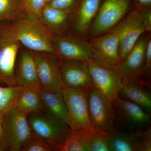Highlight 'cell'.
Instances as JSON below:
<instances>
[{
    "mask_svg": "<svg viewBox=\"0 0 151 151\" xmlns=\"http://www.w3.org/2000/svg\"><path fill=\"white\" fill-rule=\"evenodd\" d=\"M35 139L26 113L15 105L4 111L0 137L2 151H23Z\"/></svg>",
    "mask_w": 151,
    "mask_h": 151,
    "instance_id": "cell-1",
    "label": "cell"
},
{
    "mask_svg": "<svg viewBox=\"0 0 151 151\" xmlns=\"http://www.w3.org/2000/svg\"><path fill=\"white\" fill-rule=\"evenodd\" d=\"M12 25L20 43L31 51L55 55L53 37L50 29L41 20L26 15L13 22Z\"/></svg>",
    "mask_w": 151,
    "mask_h": 151,
    "instance_id": "cell-2",
    "label": "cell"
},
{
    "mask_svg": "<svg viewBox=\"0 0 151 151\" xmlns=\"http://www.w3.org/2000/svg\"><path fill=\"white\" fill-rule=\"evenodd\" d=\"M27 119L35 139L50 145L55 151L71 131L67 123L45 110L28 114Z\"/></svg>",
    "mask_w": 151,
    "mask_h": 151,
    "instance_id": "cell-3",
    "label": "cell"
},
{
    "mask_svg": "<svg viewBox=\"0 0 151 151\" xmlns=\"http://www.w3.org/2000/svg\"><path fill=\"white\" fill-rule=\"evenodd\" d=\"M88 114L96 132L108 134L116 130V113L111 100L94 86L87 89Z\"/></svg>",
    "mask_w": 151,
    "mask_h": 151,
    "instance_id": "cell-4",
    "label": "cell"
},
{
    "mask_svg": "<svg viewBox=\"0 0 151 151\" xmlns=\"http://www.w3.org/2000/svg\"><path fill=\"white\" fill-rule=\"evenodd\" d=\"M20 44L14 32L12 23L0 22V84L17 86L15 65Z\"/></svg>",
    "mask_w": 151,
    "mask_h": 151,
    "instance_id": "cell-5",
    "label": "cell"
},
{
    "mask_svg": "<svg viewBox=\"0 0 151 151\" xmlns=\"http://www.w3.org/2000/svg\"><path fill=\"white\" fill-rule=\"evenodd\" d=\"M62 93L70 117V130L80 131L92 129L88 114L87 89L65 88Z\"/></svg>",
    "mask_w": 151,
    "mask_h": 151,
    "instance_id": "cell-6",
    "label": "cell"
},
{
    "mask_svg": "<svg viewBox=\"0 0 151 151\" xmlns=\"http://www.w3.org/2000/svg\"><path fill=\"white\" fill-rule=\"evenodd\" d=\"M41 90L61 92L65 87L60 77V64L56 55L43 52H33Z\"/></svg>",
    "mask_w": 151,
    "mask_h": 151,
    "instance_id": "cell-7",
    "label": "cell"
},
{
    "mask_svg": "<svg viewBox=\"0 0 151 151\" xmlns=\"http://www.w3.org/2000/svg\"><path fill=\"white\" fill-rule=\"evenodd\" d=\"M120 35L117 27L111 32L95 39L91 44V59L99 66L115 69L120 62L119 56Z\"/></svg>",
    "mask_w": 151,
    "mask_h": 151,
    "instance_id": "cell-8",
    "label": "cell"
},
{
    "mask_svg": "<svg viewBox=\"0 0 151 151\" xmlns=\"http://www.w3.org/2000/svg\"><path fill=\"white\" fill-rule=\"evenodd\" d=\"M116 27L120 35L119 56L121 63L125 60L146 30L142 12H132Z\"/></svg>",
    "mask_w": 151,
    "mask_h": 151,
    "instance_id": "cell-9",
    "label": "cell"
},
{
    "mask_svg": "<svg viewBox=\"0 0 151 151\" xmlns=\"http://www.w3.org/2000/svg\"><path fill=\"white\" fill-rule=\"evenodd\" d=\"M87 64L94 87L112 101L119 96L123 81L118 71L99 66L92 59Z\"/></svg>",
    "mask_w": 151,
    "mask_h": 151,
    "instance_id": "cell-10",
    "label": "cell"
},
{
    "mask_svg": "<svg viewBox=\"0 0 151 151\" xmlns=\"http://www.w3.org/2000/svg\"><path fill=\"white\" fill-rule=\"evenodd\" d=\"M129 0H106L95 19L90 35L96 36L116 25L129 7Z\"/></svg>",
    "mask_w": 151,
    "mask_h": 151,
    "instance_id": "cell-11",
    "label": "cell"
},
{
    "mask_svg": "<svg viewBox=\"0 0 151 151\" xmlns=\"http://www.w3.org/2000/svg\"><path fill=\"white\" fill-rule=\"evenodd\" d=\"M109 135L111 151H151V129H138L130 133L117 130Z\"/></svg>",
    "mask_w": 151,
    "mask_h": 151,
    "instance_id": "cell-12",
    "label": "cell"
},
{
    "mask_svg": "<svg viewBox=\"0 0 151 151\" xmlns=\"http://www.w3.org/2000/svg\"><path fill=\"white\" fill-rule=\"evenodd\" d=\"M112 103L119 121L125 127L136 130L148 128L150 114L139 105L119 96L113 99Z\"/></svg>",
    "mask_w": 151,
    "mask_h": 151,
    "instance_id": "cell-13",
    "label": "cell"
},
{
    "mask_svg": "<svg viewBox=\"0 0 151 151\" xmlns=\"http://www.w3.org/2000/svg\"><path fill=\"white\" fill-rule=\"evenodd\" d=\"M57 57L65 61H86L91 59L93 51L91 44L70 37L53 38Z\"/></svg>",
    "mask_w": 151,
    "mask_h": 151,
    "instance_id": "cell-14",
    "label": "cell"
},
{
    "mask_svg": "<svg viewBox=\"0 0 151 151\" xmlns=\"http://www.w3.org/2000/svg\"><path fill=\"white\" fill-rule=\"evenodd\" d=\"M60 77L65 88L87 89L94 86L87 61H65L60 64Z\"/></svg>",
    "mask_w": 151,
    "mask_h": 151,
    "instance_id": "cell-15",
    "label": "cell"
},
{
    "mask_svg": "<svg viewBox=\"0 0 151 151\" xmlns=\"http://www.w3.org/2000/svg\"><path fill=\"white\" fill-rule=\"evenodd\" d=\"M147 42V38L145 37L139 39L125 60L115 68L123 82L140 81L139 77L145 63Z\"/></svg>",
    "mask_w": 151,
    "mask_h": 151,
    "instance_id": "cell-16",
    "label": "cell"
},
{
    "mask_svg": "<svg viewBox=\"0 0 151 151\" xmlns=\"http://www.w3.org/2000/svg\"><path fill=\"white\" fill-rule=\"evenodd\" d=\"M17 86L24 88H32L40 91V83L32 52L24 51L19 58L15 73Z\"/></svg>",
    "mask_w": 151,
    "mask_h": 151,
    "instance_id": "cell-17",
    "label": "cell"
},
{
    "mask_svg": "<svg viewBox=\"0 0 151 151\" xmlns=\"http://www.w3.org/2000/svg\"><path fill=\"white\" fill-rule=\"evenodd\" d=\"M150 86L139 81L123 82L119 94L122 98L131 101L141 107L147 113H151V94L147 89Z\"/></svg>",
    "mask_w": 151,
    "mask_h": 151,
    "instance_id": "cell-18",
    "label": "cell"
},
{
    "mask_svg": "<svg viewBox=\"0 0 151 151\" xmlns=\"http://www.w3.org/2000/svg\"><path fill=\"white\" fill-rule=\"evenodd\" d=\"M39 94L45 111L69 126L70 117L62 92H51L40 89Z\"/></svg>",
    "mask_w": 151,
    "mask_h": 151,
    "instance_id": "cell-19",
    "label": "cell"
},
{
    "mask_svg": "<svg viewBox=\"0 0 151 151\" xmlns=\"http://www.w3.org/2000/svg\"><path fill=\"white\" fill-rule=\"evenodd\" d=\"M94 132L92 128L80 131L71 130L56 151H89V144Z\"/></svg>",
    "mask_w": 151,
    "mask_h": 151,
    "instance_id": "cell-20",
    "label": "cell"
},
{
    "mask_svg": "<svg viewBox=\"0 0 151 151\" xmlns=\"http://www.w3.org/2000/svg\"><path fill=\"white\" fill-rule=\"evenodd\" d=\"M101 0H83L75 19V28L83 33L88 29L99 10Z\"/></svg>",
    "mask_w": 151,
    "mask_h": 151,
    "instance_id": "cell-21",
    "label": "cell"
},
{
    "mask_svg": "<svg viewBox=\"0 0 151 151\" xmlns=\"http://www.w3.org/2000/svg\"><path fill=\"white\" fill-rule=\"evenodd\" d=\"M15 106L27 115L45 110L42 103L39 91L32 88H24L17 98Z\"/></svg>",
    "mask_w": 151,
    "mask_h": 151,
    "instance_id": "cell-22",
    "label": "cell"
},
{
    "mask_svg": "<svg viewBox=\"0 0 151 151\" xmlns=\"http://www.w3.org/2000/svg\"><path fill=\"white\" fill-rule=\"evenodd\" d=\"M68 18V11L60 10L46 4L42 12L41 20L50 29H58L65 26Z\"/></svg>",
    "mask_w": 151,
    "mask_h": 151,
    "instance_id": "cell-23",
    "label": "cell"
},
{
    "mask_svg": "<svg viewBox=\"0 0 151 151\" xmlns=\"http://www.w3.org/2000/svg\"><path fill=\"white\" fill-rule=\"evenodd\" d=\"M25 15L21 1L0 0V22H14Z\"/></svg>",
    "mask_w": 151,
    "mask_h": 151,
    "instance_id": "cell-24",
    "label": "cell"
},
{
    "mask_svg": "<svg viewBox=\"0 0 151 151\" xmlns=\"http://www.w3.org/2000/svg\"><path fill=\"white\" fill-rule=\"evenodd\" d=\"M89 151H111L109 135L95 131L89 144Z\"/></svg>",
    "mask_w": 151,
    "mask_h": 151,
    "instance_id": "cell-25",
    "label": "cell"
},
{
    "mask_svg": "<svg viewBox=\"0 0 151 151\" xmlns=\"http://www.w3.org/2000/svg\"><path fill=\"white\" fill-rule=\"evenodd\" d=\"M48 0H21L26 15L41 20L42 10Z\"/></svg>",
    "mask_w": 151,
    "mask_h": 151,
    "instance_id": "cell-26",
    "label": "cell"
},
{
    "mask_svg": "<svg viewBox=\"0 0 151 151\" xmlns=\"http://www.w3.org/2000/svg\"><path fill=\"white\" fill-rule=\"evenodd\" d=\"M23 151H54V150L47 143L35 139L27 146Z\"/></svg>",
    "mask_w": 151,
    "mask_h": 151,
    "instance_id": "cell-27",
    "label": "cell"
},
{
    "mask_svg": "<svg viewBox=\"0 0 151 151\" xmlns=\"http://www.w3.org/2000/svg\"><path fill=\"white\" fill-rule=\"evenodd\" d=\"M77 0H48L47 5L60 10L68 11Z\"/></svg>",
    "mask_w": 151,
    "mask_h": 151,
    "instance_id": "cell-28",
    "label": "cell"
},
{
    "mask_svg": "<svg viewBox=\"0 0 151 151\" xmlns=\"http://www.w3.org/2000/svg\"><path fill=\"white\" fill-rule=\"evenodd\" d=\"M151 66V40H147L145 52V63L142 69L141 74L143 73H148L149 74L150 72Z\"/></svg>",
    "mask_w": 151,
    "mask_h": 151,
    "instance_id": "cell-29",
    "label": "cell"
},
{
    "mask_svg": "<svg viewBox=\"0 0 151 151\" xmlns=\"http://www.w3.org/2000/svg\"><path fill=\"white\" fill-rule=\"evenodd\" d=\"M20 86H0V98L16 92L19 88Z\"/></svg>",
    "mask_w": 151,
    "mask_h": 151,
    "instance_id": "cell-30",
    "label": "cell"
},
{
    "mask_svg": "<svg viewBox=\"0 0 151 151\" xmlns=\"http://www.w3.org/2000/svg\"><path fill=\"white\" fill-rule=\"evenodd\" d=\"M143 19L146 30L150 31L151 29V13L150 11L142 12Z\"/></svg>",
    "mask_w": 151,
    "mask_h": 151,
    "instance_id": "cell-31",
    "label": "cell"
},
{
    "mask_svg": "<svg viewBox=\"0 0 151 151\" xmlns=\"http://www.w3.org/2000/svg\"><path fill=\"white\" fill-rule=\"evenodd\" d=\"M138 3L141 6H147L150 5L151 0H137Z\"/></svg>",
    "mask_w": 151,
    "mask_h": 151,
    "instance_id": "cell-32",
    "label": "cell"
},
{
    "mask_svg": "<svg viewBox=\"0 0 151 151\" xmlns=\"http://www.w3.org/2000/svg\"><path fill=\"white\" fill-rule=\"evenodd\" d=\"M4 111H0V137H1L2 132V122Z\"/></svg>",
    "mask_w": 151,
    "mask_h": 151,
    "instance_id": "cell-33",
    "label": "cell"
},
{
    "mask_svg": "<svg viewBox=\"0 0 151 151\" xmlns=\"http://www.w3.org/2000/svg\"><path fill=\"white\" fill-rule=\"evenodd\" d=\"M2 151V149L1 148V146H0V151Z\"/></svg>",
    "mask_w": 151,
    "mask_h": 151,
    "instance_id": "cell-34",
    "label": "cell"
}]
</instances>
